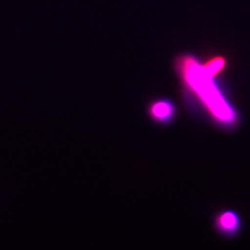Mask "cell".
<instances>
[{
	"mask_svg": "<svg viewBox=\"0 0 250 250\" xmlns=\"http://www.w3.org/2000/svg\"><path fill=\"white\" fill-rule=\"evenodd\" d=\"M181 93L188 109L208 118L222 129H232L239 115L227 98L218 78L208 73L200 60L191 53L180 54L174 61Z\"/></svg>",
	"mask_w": 250,
	"mask_h": 250,
	"instance_id": "obj_1",
	"label": "cell"
},
{
	"mask_svg": "<svg viewBox=\"0 0 250 250\" xmlns=\"http://www.w3.org/2000/svg\"><path fill=\"white\" fill-rule=\"evenodd\" d=\"M146 114L152 123L161 126L172 125L178 114L176 103L169 98L152 99L146 106Z\"/></svg>",
	"mask_w": 250,
	"mask_h": 250,
	"instance_id": "obj_2",
	"label": "cell"
},
{
	"mask_svg": "<svg viewBox=\"0 0 250 250\" xmlns=\"http://www.w3.org/2000/svg\"><path fill=\"white\" fill-rule=\"evenodd\" d=\"M213 227L221 236L232 238L241 231V217L232 209L221 210L213 218Z\"/></svg>",
	"mask_w": 250,
	"mask_h": 250,
	"instance_id": "obj_3",
	"label": "cell"
},
{
	"mask_svg": "<svg viewBox=\"0 0 250 250\" xmlns=\"http://www.w3.org/2000/svg\"><path fill=\"white\" fill-rule=\"evenodd\" d=\"M202 64L208 73H209L213 77L218 78L225 70L227 61L223 56H214L203 62Z\"/></svg>",
	"mask_w": 250,
	"mask_h": 250,
	"instance_id": "obj_4",
	"label": "cell"
}]
</instances>
